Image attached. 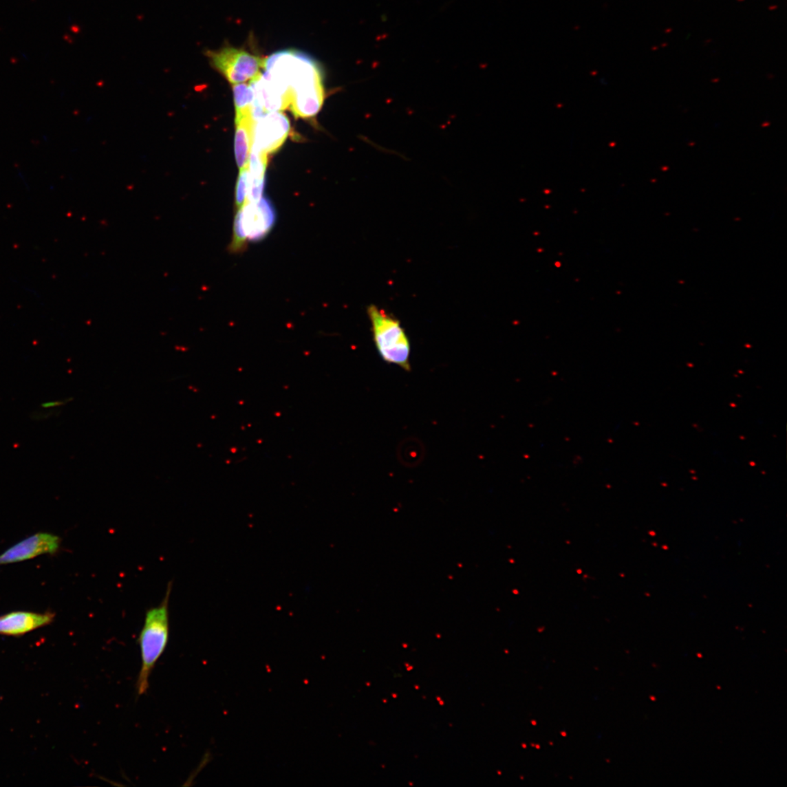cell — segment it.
Here are the masks:
<instances>
[{
  "instance_id": "1",
  "label": "cell",
  "mask_w": 787,
  "mask_h": 787,
  "mask_svg": "<svg viewBox=\"0 0 787 787\" xmlns=\"http://www.w3.org/2000/svg\"><path fill=\"white\" fill-rule=\"evenodd\" d=\"M172 584L168 585L161 605L147 610L143 628L139 636L142 667L138 676V695L145 694L149 688L150 676L160 657L166 648L169 638V603Z\"/></svg>"
},
{
  "instance_id": "2",
  "label": "cell",
  "mask_w": 787,
  "mask_h": 787,
  "mask_svg": "<svg viewBox=\"0 0 787 787\" xmlns=\"http://www.w3.org/2000/svg\"><path fill=\"white\" fill-rule=\"evenodd\" d=\"M367 312L374 345L381 360L411 372V342L400 322L376 305H369Z\"/></svg>"
},
{
  "instance_id": "3",
  "label": "cell",
  "mask_w": 787,
  "mask_h": 787,
  "mask_svg": "<svg viewBox=\"0 0 787 787\" xmlns=\"http://www.w3.org/2000/svg\"><path fill=\"white\" fill-rule=\"evenodd\" d=\"M276 213L272 202L265 197L256 202H249L239 208L230 244L233 252L245 248L250 241L264 239L274 226Z\"/></svg>"
},
{
  "instance_id": "4",
  "label": "cell",
  "mask_w": 787,
  "mask_h": 787,
  "mask_svg": "<svg viewBox=\"0 0 787 787\" xmlns=\"http://www.w3.org/2000/svg\"><path fill=\"white\" fill-rule=\"evenodd\" d=\"M211 65L232 84L252 80L261 73L265 60L243 47L226 45L205 52Z\"/></svg>"
},
{
  "instance_id": "5",
  "label": "cell",
  "mask_w": 787,
  "mask_h": 787,
  "mask_svg": "<svg viewBox=\"0 0 787 787\" xmlns=\"http://www.w3.org/2000/svg\"><path fill=\"white\" fill-rule=\"evenodd\" d=\"M290 131V120L285 114L268 113L255 121L252 147L267 155L274 153L285 143Z\"/></svg>"
},
{
  "instance_id": "6",
  "label": "cell",
  "mask_w": 787,
  "mask_h": 787,
  "mask_svg": "<svg viewBox=\"0 0 787 787\" xmlns=\"http://www.w3.org/2000/svg\"><path fill=\"white\" fill-rule=\"evenodd\" d=\"M61 538L46 532L34 534L0 554V565L19 563L45 554L53 555L60 549Z\"/></svg>"
},
{
  "instance_id": "7",
  "label": "cell",
  "mask_w": 787,
  "mask_h": 787,
  "mask_svg": "<svg viewBox=\"0 0 787 787\" xmlns=\"http://www.w3.org/2000/svg\"><path fill=\"white\" fill-rule=\"evenodd\" d=\"M54 618L55 614L52 612H12L0 616V635L23 636L51 624Z\"/></svg>"
},
{
  "instance_id": "8",
  "label": "cell",
  "mask_w": 787,
  "mask_h": 787,
  "mask_svg": "<svg viewBox=\"0 0 787 787\" xmlns=\"http://www.w3.org/2000/svg\"><path fill=\"white\" fill-rule=\"evenodd\" d=\"M255 124L251 114L236 116L235 155L240 170L249 164Z\"/></svg>"
},
{
  "instance_id": "9",
  "label": "cell",
  "mask_w": 787,
  "mask_h": 787,
  "mask_svg": "<svg viewBox=\"0 0 787 787\" xmlns=\"http://www.w3.org/2000/svg\"><path fill=\"white\" fill-rule=\"evenodd\" d=\"M236 116L251 114L255 94L250 85L237 84L233 86Z\"/></svg>"
},
{
  "instance_id": "10",
  "label": "cell",
  "mask_w": 787,
  "mask_h": 787,
  "mask_svg": "<svg viewBox=\"0 0 787 787\" xmlns=\"http://www.w3.org/2000/svg\"><path fill=\"white\" fill-rule=\"evenodd\" d=\"M249 182V167L240 170L236 191V203L238 208H241L247 202Z\"/></svg>"
},
{
  "instance_id": "11",
  "label": "cell",
  "mask_w": 787,
  "mask_h": 787,
  "mask_svg": "<svg viewBox=\"0 0 787 787\" xmlns=\"http://www.w3.org/2000/svg\"><path fill=\"white\" fill-rule=\"evenodd\" d=\"M69 401V400H68L67 401H65V400H55V401L45 402L41 405V407L43 409H52V408L63 407V405H64L65 404H66Z\"/></svg>"
}]
</instances>
